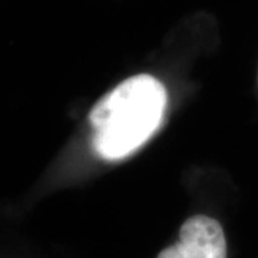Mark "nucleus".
Masks as SVG:
<instances>
[{
	"label": "nucleus",
	"mask_w": 258,
	"mask_h": 258,
	"mask_svg": "<svg viewBox=\"0 0 258 258\" xmlns=\"http://www.w3.org/2000/svg\"><path fill=\"white\" fill-rule=\"evenodd\" d=\"M165 108V88L154 76L137 75L119 83L89 113L95 152L108 161L131 155L157 132Z\"/></svg>",
	"instance_id": "1"
},
{
	"label": "nucleus",
	"mask_w": 258,
	"mask_h": 258,
	"mask_svg": "<svg viewBox=\"0 0 258 258\" xmlns=\"http://www.w3.org/2000/svg\"><path fill=\"white\" fill-rule=\"evenodd\" d=\"M158 258H227V241L220 222L207 215L188 218L179 230V241Z\"/></svg>",
	"instance_id": "2"
}]
</instances>
